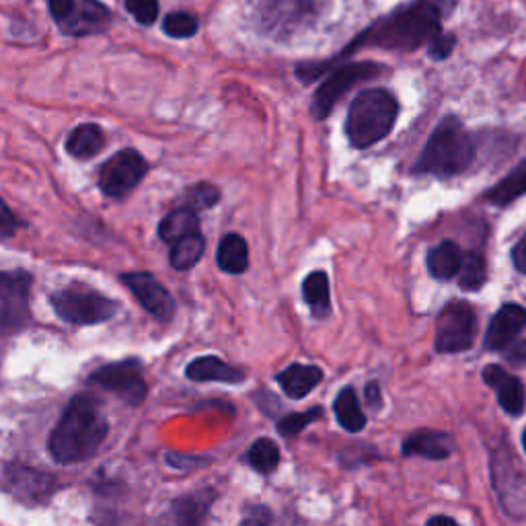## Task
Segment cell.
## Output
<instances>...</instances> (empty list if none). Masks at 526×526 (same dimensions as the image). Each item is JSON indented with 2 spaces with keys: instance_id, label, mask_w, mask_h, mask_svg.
Returning <instances> with one entry per match:
<instances>
[{
  "instance_id": "6da1fadb",
  "label": "cell",
  "mask_w": 526,
  "mask_h": 526,
  "mask_svg": "<svg viewBox=\"0 0 526 526\" xmlns=\"http://www.w3.org/2000/svg\"><path fill=\"white\" fill-rule=\"evenodd\" d=\"M440 7L432 0H418V3L407 5L393 15L372 23L364 29L356 40L344 48L340 56L327 62L315 64H300L296 68V77L303 83H311L319 79L323 72L331 70L342 58L352 56L362 48H381V50H397V52H413L422 46H430L436 35H440Z\"/></svg>"
},
{
  "instance_id": "7a4b0ae2",
  "label": "cell",
  "mask_w": 526,
  "mask_h": 526,
  "mask_svg": "<svg viewBox=\"0 0 526 526\" xmlns=\"http://www.w3.org/2000/svg\"><path fill=\"white\" fill-rule=\"evenodd\" d=\"M109 424L99 401L87 393L72 397L48 438L50 457L60 465L83 463L103 444Z\"/></svg>"
},
{
  "instance_id": "3957f363",
  "label": "cell",
  "mask_w": 526,
  "mask_h": 526,
  "mask_svg": "<svg viewBox=\"0 0 526 526\" xmlns=\"http://www.w3.org/2000/svg\"><path fill=\"white\" fill-rule=\"evenodd\" d=\"M475 159V144L457 118L442 120L426 142L413 173L453 177L463 173Z\"/></svg>"
},
{
  "instance_id": "277c9868",
  "label": "cell",
  "mask_w": 526,
  "mask_h": 526,
  "mask_svg": "<svg viewBox=\"0 0 526 526\" xmlns=\"http://www.w3.org/2000/svg\"><path fill=\"white\" fill-rule=\"evenodd\" d=\"M399 103L385 89H366L350 105L346 134L354 148H370L389 136L397 122Z\"/></svg>"
},
{
  "instance_id": "5b68a950",
  "label": "cell",
  "mask_w": 526,
  "mask_h": 526,
  "mask_svg": "<svg viewBox=\"0 0 526 526\" xmlns=\"http://www.w3.org/2000/svg\"><path fill=\"white\" fill-rule=\"evenodd\" d=\"M54 313L72 325H99L109 321L120 311L116 300L93 290L66 288L50 298Z\"/></svg>"
},
{
  "instance_id": "8992f818",
  "label": "cell",
  "mask_w": 526,
  "mask_h": 526,
  "mask_svg": "<svg viewBox=\"0 0 526 526\" xmlns=\"http://www.w3.org/2000/svg\"><path fill=\"white\" fill-rule=\"evenodd\" d=\"M383 72L381 64L374 62H354V64H342L333 66L329 77L319 85L311 111L317 120H323L331 114V109L337 105L350 89H354L358 83L379 77Z\"/></svg>"
},
{
  "instance_id": "52a82bcc",
  "label": "cell",
  "mask_w": 526,
  "mask_h": 526,
  "mask_svg": "<svg viewBox=\"0 0 526 526\" xmlns=\"http://www.w3.org/2000/svg\"><path fill=\"white\" fill-rule=\"evenodd\" d=\"M54 23L64 35L83 37L101 33L111 23V13L99 0H48Z\"/></svg>"
},
{
  "instance_id": "ba28073f",
  "label": "cell",
  "mask_w": 526,
  "mask_h": 526,
  "mask_svg": "<svg viewBox=\"0 0 526 526\" xmlns=\"http://www.w3.org/2000/svg\"><path fill=\"white\" fill-rule=\"evenodd\" d=\"M31 276L23 270L0 272V337L23 329L31 321Z\"/></svg>"
},
{
  "instance_id": "9c48e42d",
  "label": "cell",
  "mask_w": 526,
  "mask_h": 526,
  "mask_svg": "<svg viewBox=\"0 0 526 526\" xmlns=\"http://www.w3.org/2000/svg\"><path fill=\"white\" fill-rule=\"evenodd\" d=\"M475 342V311L463 300L448 303L436 321V350L440 354L467 352Z\"/></svg>"
},
{
  "instance_id": "30bf717a",
  "label": "cell",
  "mask_w": 526,
  "mask_h": 526,
  "mask_svg": "<svg viewBox=\"0 0 526 526\" xmlns=\"http://www.w3.org/2000/svg\"><path fill=\"white\" fill-rule=\"evenodd\" d=\"M492 481L506 514L516 520L526 516V475L514 457V450L500 448L492 461Z\"/></svg>"
},
{
  "instance_id": "8fae6325",
  "label": "cell",
  "mask_w": 526,
  "mask_h": 526,
  "mask_svg": "<svg viewBox=\"0 0 526 526\" xmlns=\"http://www.w3.org/2000/svg\"><path fill=\"white\" fill-rule=\"evenodd\" d=\"M325 0H266L261 7V23L272 35L284 37L311 25Z\"/></svg>"
},
{
  "instance_id": "7c38bea8",
  "label": "cell",
  "mask_w": 526,
  "mask_h": 526,
  "mask_svg": "<svg viewBox=\"0 0 526 526\" xmlns=\"http://www.w3.org/2000/svg\"><path fill=\"white\" fill-rule=\"evenodd\" d=\"M148 165L134 148H124L107 159L99 171V187L107 198H122L130 194L144 179Z\"/></svg>"
},
{
  "instance_id": "4fadbf2b",
  "label": "cell",
  "mask_w": 526,
  "mask_h": 526,
  "mask_svg": "<svg viewBox=\"0 0 526 526\" xmlns=\"http://www.w3.org/2000/svg\"><path fill=\"white\" fill-rule=\"evenodd\" d=\"M89 381L105 391L116 393L128 405H140L146 399V381L138 360H122L101 366L91 374Z\"/></svg>"
},
{
  "instance_id": "5bb4252c",
  "label": "cell",
  "mask_w": 526,
  "mask_h": 526,
  "mask_svg": "<svg viewBox=\"0 0 526 526\" xmlns=\"http://www.w3.org/2000/svg\"><path fill=\"white\" fill-rule=\"evenodd\" d=\"M122 282L128 290L136 296L138 303L144 307L146 313L155 319L169 321L175 315V300L167 292V288L148 272H130L122 276Z\"/></svg>"
},
{
  "instance_id": "9a60e30c",
  "label": "cell",
  "mask_w": 526,
  "mask_h": 526,
  "mask_svg": "<svg viewBox=\"0 0 526 526\" xmlns=\"http://www.w3.org/2000/svg\"><path fill=\"white\" fill-rule=\"evenodd\" d=\"M58 481L52 475L33 471L29 467H11L7 471V487L9 492L21 500V502H44L48 500L56 490Z\"/></svg>"
},
{
  "instance_id": "2e32d148",
  "label": "cell",
  "mask_w": 526,
  "mask_h": 526,
  "mask_svg": "<svg viewBox=\"0 0 526 526\" xmlns=\"http://www.w3.org/2000/svg\"><path fill=\"white\" fill-rule=\"evenodd\" d=\"M214 500L216 492L212 490L181 496L165 510L159 526H202Z\"/></svg>"
},
{
  "instance_id": "e0dca14e",
  "label": "cell",
  "mask_w": 526,
  "mask_h": 526,
  "mask_svg": "<svg viewBox=\"0 0 526 526\" xmlns=\"http://www.w3.org/2000/svg\"><path fill=\"white\" fill-rule=\"evenodd\" d=\"M526 327V309L514 303L502 305L485 333L487 350H506Z\"/></svg>"
},
{
  "instance_id": "ac0fdd59",
  "label": "cell",
  "mask_w": 526,
  "mask_h": 526,
  "mask_svg": "<svg viewBox=\"0 0 526 526\" xmlns=\"http://www.w3.org/2000/svg\"><path fill=\"white\" fill-rule=\"evenodd\" d=\"M483 381L492 389H496L498 401L506 413H510V416H520V413L524 411L526 393H524L522 383L516 377L508 374L502 366L490 364L483 368Z\"/></svg>"
},
{
  "instance_id": "d6986e66",
  "label": "cell",
  "mask_w": 526,
  "mask_h": 526,
  "mask_svg": "<svg viewBox=\"0 0 526 526\" xmlns=\"http://www.w3.org/2000/svg\"><path fill=\"white\" fill-rule=\"evenodd\" d=\"M455 442L448 434L438 430H420L413 432L403 442V455L405 457H422L430 461H442L453 455Z\"/></svg>"
},
{
  "instance_id": "ffe728a7",
  "label": "cell",
  "mask_w": 526,
  "mask_h": 526,
  "mask_svg": "<svg viewBox=\"0 0 526 526\" xmlns=\"http://www.w3.org/2000/svg\"><path fill=\"white\" fill-rule=\"evenodd\" d=\"M185 377L196 383H229L237 385L245 381L241 368H235L227 362H222L216 356H202L187 364Z\"/></svg>"
},
{
  "instance_id": "44dd1931",
  "label": "cell",
  "mask_w": 526,
  "mask_h": 526,
  "mask_svg": "<svg viewBox=\"0 0 526 526\" xmlns=\"http://www.w3.org/2000/svg\"><path fill=\"white\" fill-rule=\"evenodd\" d=\"M276 381L290 399H305L323 381V370L319 366L290 364L278 374Z\"/></svg>"
},
{
  "instance_id": "7402d4cb",
  "label": "cell",
  "mask_w": 526,
  "mask_h": 526,
  "mask_svg": "<svg viewBox=\"0 0 526 526\" xmlns=\"http://www.w3.org/2000/svg\"><path fill=\"white\" fill-rule=\"evenodd\" d=\"M463 259H465V253L457 243L444 241L428 253L426 266L436 280H453L461 272Z\"/></svg>"
},
{
  "instance_id": "603a6c76",
  "label": "cell",
  "mask_w": 526,
  "mask_h": 526,
  "mask_svg": "<svg viewBox=\"0 0 526 526\" xmlns=\"http://www.w3.org/2000/svg\"><path fill=\"white\" fill-rule=\"evenodd\" d=\"M194 233H200V218L194 208L183 206L173 212H169L161 224H159V237L161 241L175 245L177 241L190 237Z\"/></svg>"
},
{
  "instance_id": "cb8c5ba5",
  "label": "cell",
  "mask_w": 526,
  "mask_h": 526,
  "mask_svg": "<svg viewBox=\"0 0 526 526\" xmlns=\"http://www.w3.org/2000/svg\"><path fill=\"white\" fill-rule=\"evenodd\" d=\"M103 146H105V134L95 124H81L74 128L66 138L68 155L79 161L93 159L95 155L101 153Z\"/></svg>"
},
{
  "instance_id": "d4e9b609",
  "label": "cell",
  "mask_w": 526,
  "mask_h": 526,
  "mask_svg": "<svg viewBox=\"0 0 526 526\" xmlns=\"http://www.w3.org/2000/svg\"><path fill=\"white\" fill-rule=\"evenodd\" d=\"M216 263L222 272L227 274H243L249 266V247L241 235H227L222 237L216 251Z\"/></svg>"
},
{
  "instance_id": "484cf974",
  "label": "cell",
  "mask_w": 526,
  "mask_h": 526,
  "mask_svg": "<svg viewBox=\"0 0 526 526\" xmlns=\"http://www.w3.org/2000/svg\"><path fill=\"white\" fill-rule=\"evenodd\" d=\"M333 411H335V418L340 422V426L352 434L364 430L366 426V418H364V411L360 409V401L358 395L352 387H346L340 395L335 397L333 403Z\"/></svg>"
},
{
  "instance_id": "4316f807",
  "label": "cell",
  "mask_w": 526,
  "mask_h": 526,
  "mask_svg": "<svg viewBox=\"0 0 526 526\" xmlns=\"http://www.w3.org/2000/svg\"><path fill=\"white\" fill-rule=\"evenodd\" d=\"M526 194V161H522L514 171H510L498 185L485 194V200L496 206H506Z\"/></svg>"
},
{
  "instance_id": "83f0119b",
  "label": "cell",
  "mask_w": 526,
  "mask_h": 526,
  "mask_svg": "<svg viewBox=\"0 0 526 526\" xmlns=\"http://www.w3.org/2000/svg\"><path fill=\"white\" fill-rule=\"evenodd\" d=\"M303 296L311 313L317 319H323L331 311V294H329V278L325 272H313L303 282Z\"/></svg>"
},
{
  "instance_id": "f1b7e54d",
  "label": "cell",
  "mask_w": 526,
  "mask_h": 526,
  "mask_svg": "<svg viewBox=\"0 0 526 526\" xmlns=\"http://www.w3.org/2000/svg\"><path fill=\"white\" fill-rule=\"evenodd\" d=\"M204 249H206V239L202 237V233H194L190 237H185L181 241H177L171 249V266L179 272H185V270H192L196 263L202 259L204 255Z\"/></svg>"
},
{
  "instance_id": "f546056e",
  "label": "cell",
  "mask_w": 526,
  "mask_h": 526,
  "mask_svg": "<svg viewBox=\"0 0 526 526\" xmlns=\"http://www.w3.org/2000/svg\"><path fill=\"white\" fill-rule=\"evenodd\" d=\"M247 461L257 473H272L280 465V448L270 438H259L251 444Z\"/></svg>"
},
{
  "instance_id": "4dcf8cb0",
  "label": "cell",
  "mask_w": 526,
  "mask_h": 526,
  "mask_svg": "<svg viewBox=\"0 0 526 526\" xmlns=\"http://www.w3.org/2000/svg\"><path fill=\"white\" fill-rule=\"evenodd\" d=\"M487 278L485 261L479 253H465L463 266L459 272V284L465 290H479Z\"/></svg>"
},
{
  "instance_id": "1f68e13d",
  "label": "cell",
  "mask_w": 526,
  "mask_h": 526,
  "mask_svg": "<svg viewBox=\"0 0 526 526\" xmlns=\"http://www.w3.org/2000/svg\"><path fill=\"white\" fill-rule=\"evenodd\" d=\"M321 416H323L321 407H313L309 411H300V413H290V416H286L278 422V432L286 438H294L296 434L303 432L307 426L317 422Z\"/></svg>"
},
{
  "instance_id": "d6a6232c",
  "label": "cell",
  "mask_w": 526,
  "mask_h": 526,
  "mask_svg": "<svg viewBox=\"0 0 526 526\" xmlns=\"http://www.w3.org/2000/svg\"><path fill=\"white\" fill-rule=\"evenodd\" d=\"M163 31L169 37H177V40L192 37L198 31V19L190 13H171L163 21Z\"/></svg>"
},
{
  "instance_id": "836d02e7",
  "label": "cell",
  "mask_w": 526,
  "mask_h": 526,
  "mask_svg": "<svg viewBox=\"0 0 526 526\" xmlns=\"http://www.w3.org/2000/svg\"><path fill=\"white\" fill-rule=\"evenodd\" d=\"M185 200H187V206L194 208V210L196 208H212L214 204H218L220 192H218L216 185L202 181V183H198V185L187 190Z\"/></svg>"
},
{
  "instance_id": "e575fe53",
  "label": "cell",
  "mask_w": 526,
  "mask_h": 526,
  "mask_svg": "<svg viewBox=\"0 0 526 526\" xmlns=\"http://www.w3.org/2000/svg\"><path fill=\"white\" fill-rule=\"evenodd\" d=\"M126 11L140 25H153L159 17V3L157 0H126Z\"/></svg>"
},
{
  "instance_id": "d590c367",
  "label": "cell",
  "mask_w": 526,
  "mask_h": 526,
  "mask_svg": "<svg viewBox=\"0 0 526 526\" xmlns=\"http://www.w3.org/2000/svg\"><path fill=\"white\" fill-rule=\"evenodd\" d=\"M274 522V514L268 506L251 504L243 512V520L239 526H270Z\"/></svg>"
},
{
  "instance_id": "8d00e7d4",
  "label": "cell",
  "mask_w": 526,
  "mask_h": 526,
  "mask_svg": "<svg viewBox=\"0 0 526 526\" xmlns=\"http://www.w3.org/2000/svg\"><path fill=\"white\" fill-rule=\"evenodd\" d=\"M453 46H455V37L448 33H440L430 42L428 52L434 60H444L450 56V52H453Z\"/></svg>"
},
{
  "instance_id": "74e56055",
  "label": "cell",
  "mask_w": 526,
  "mask_h": 526,
  "mask_svg": "<svg viewBox=\"0 0 526 526\" xmlns=\"http://www.w3.org/2000/svg\"><path fill=\"white\" fill-rule=\"evenodd\" d=\"M19 220L17 216L11 212V208L0 200V235L3 237H11L17 229H19Z\"/></svg>"
},
{
  "instance_id": "f35d334b",
  "label": "cell",
  "mask_w": 526,
  "mask_h": 526,
  "mask_svg": "<svg viewBox=\"0 0 526 526\" xmlns=\"http://www.w3.org/2000/svg\"><path fill=\"white\" fill-rule=\"evenodd\" d=\"M167 463H169L173 469L187 471V469L208 465L210 461H208V459H202V457H185V455H179V453H169V455H167Z\"/></svg>"
},
{
  "instance_id": "ab89813d",
  "label": "cell",
  "mask_w": 526,
  "mask_h": 526,
  "mask_svg": "<svg viewBox=\"0 0 526 526\" xmlns=\"http://www.w3.org/2000/svg\"><path fill=\"white\" fill-rule=\"evenodd\" d=\"M512 259H514V266L520 274L526 276V235L516 243V247L512 249Z\"/></svg>"
},
{
  "instance_id": "60d3db41",
  "label": "cell",
  "mask_w": 526,
  "mask_h": 526,
  "mask_svg": "<svg viewBox=\"0 0 526 526\" xmlns=\"http://www.w3.org/2000/svg\"><path fill=\"white\" fill-rule=\"evenodd\" d=\"M366 399H368L370 405L381 403V389H379L377 383H370V385L366 387Z\"/></svg>"
},
{
  "instance_id": "b9f144b4",
  "label": "cell",
  "mask_w": 526,
  "mask_h": 526,
  "mask_svg": "<svg viewBox=\"0 0 526 526\" xmlns=\"http://www.w3.org/2000/svg\"><path fill=\"white\" fill-rule=\"evenodd\" d=\"M428 526H459L450 516H434Z\"/></svg>"
},
{
  "instance_id": "7bdbcfd3",
  "label": "cell",
  "mask_w": 526,
  "mask_h": 526,
  "mask_svg": "<svg viewBox=\"0 0 526 526\" xmlns=\"http://www.w3.org/2000/svg\"><path fill=\"white\" fill-rule=\"evenodd\" d=\"M522 446H524V450H526V430H524V434H522Z\"/></svg>"
}]
</instances>
